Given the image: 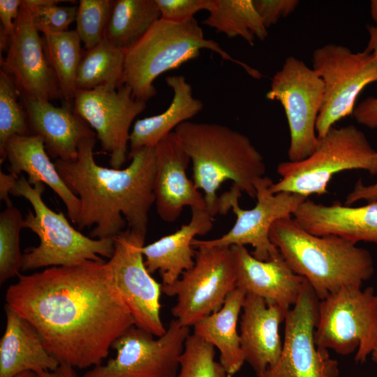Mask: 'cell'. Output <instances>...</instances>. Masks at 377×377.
<instances>
[{"instance_id":"6da1fadb","label":"cell","mask_w":377,"mask_h":377,"mask_svg":"<svg viewBox=\"0 0 377 377\" xmlns=\"http://www.w3.org/2000/svg\"><path fill=\"white\" fill-rule=\"evenodd\" d=\"M17 276L6 290V305L36 330L60 364L81 369L101 364L135 325L103 260Z\"/></svg>"},{"instance_id":"7a4b0ae2","label":"cell","mask_w":377,"mask_h":377,"mask_svg":"<svg viewBox=\"0 0 377 377\" xmlns=\"http://www.w3.org/2000/svg\"><path fill=\"white\" fill-rule=\"evenodd\" d=\"M96 139L80 141L75 160L54 161L66 184L80 199L78 229L94 226L90 237L114 239L127 223L128 228L146 235L149 212L155 202V147L129 152L131 162L125 168H108L95 161Z\"/></svg>"},{"instance_id":"3957f363","label":"cell","mask_w":377,"mask_h":377,"mask_svg":"<svg viewBox=\"0 0 377 377\" xmlns=\"http://www.w3.org/2000/svg\"><path fill=\"white\" fill-rule=\"evenodd\" d=\"M192 163L193 182L203 192L207 210L220 214L217 191L226 181L256 198V183L265 177L264 158L246 135L227 126L187 121L174 131Z\"/></svg>"},{"instance_id":"277c9868","label":"cell","mask_w":377,"mask_h":377,"mask_svg":"<svg viewBox=\"0 0 377 377\" xmlns=\"http://www.w3.org/2000/svg\"><path fill=\"white\" fill-rule=\"evenodd\" d=\"M269 238L293 271L306 280L319 300L344 287H362L374 273L368 250L337 235L311 234L293 216L276 221Z\"/></svg>"},{"instance_id":"5b68a950","label":"cell","mask_w":377,"mask_h":377,"mask_svg":"<svg viewBox=\"0 0 377 377\" xmlns=\"http://www.w3.org/2000/svg\"><path fill=\"white\" fill-rule=\"evenodd\" d=\"M202 49L240 66L253 78L263 77L258 70L231 57L218 43L205 38L194 17L182 23L160 19L126 50L121 85L129 86L136 99L147 103L156 94L154 82L158 76L196 59Z\"/></svg>"},{"instance_id":"8992f818","label":"cell","mask_w":377,"mask_h":377,"mask_svg":"<svg viewBox=\"0 0 377 377\" xmlns=\"http://www.w3.org/2000/svg\"><path fill=\"white\" fill-rule=\"evenodd\" d=\"M351 170H363L377 175V151L355 126H332L319 138L308 157L277 165L281 179L273 182L269 190L273 193L289 192L306 198L325 195L334 175Z\"/></svg>"},{"instance_id":"52a82bcc","label":"cell","mask_w":377,"mask_h":377,"mask_svg":"<svg viewBox=\"0 0 377 377\" xmlns=\"http://www.w3.org/2000/svg\"><path fill=\"white\" fill-rule=\"evenodd\" d=\"M44 191L43 183L32 187L21 175L10 191L31 203L34 214L29 211L22 227L32 230L40 239L38 246L29 248L23 254L22 270L103 260L99 256L110 258L114 239H94L82 234L71 226L62 212H55L46 205L42 198Z\"/></svg>"},{"instance_id":"ba28073f","label":"cell","mask_w":377,"mask_h":377,"mask_svg":"<svg viewBox=\"0 0 377 377\" xmlns=\"http://www.w3.org/2000/svg\"><path fill=\"white\" fill-rule=\"evenodd\" d=\"M316 345L363 364L377 348V294L372 287L347 286L319 300Z\"/></svg>"},{"instance_id":"9c48e42d","label":"cell","mask_w":377,"mask_h":377,"mask_svg":"<svg viewBox=\"0 0 377 377\" xmlns=\"http://www.w3.org/2000/svg\"><path fill=\"white\" fill-rule=\"evenodd\" d=\"M272 183L267 176L256 183V203L249 209L240 207L239 198L242 191L232 186L220 196V214H226L232 209L236 216L234 226L218 238L194 239L193 248L251 245L253 248L251 254L260 260H268L277 255L279 251L269 238L271 227L276 221L292 216L300 205L309 198L289 192L273 193L269 190Z\"/></svg>"},{"instance_id":"30bf717a","label":"cell","mask_w":377,"mask_h":377,"mask_svg":"<svg viewBox=\"0 0 377 377\" xmlns=\"http://www.w3.org/2000/svg\"><path fill=\"white\" fill-rule=\"evenodd\" d=\"M312 64L324 87L316 126L320 138L337 122L353 114L358 95L377 82V59L365 50L353 52L346 46L329 43L313 51Z\"/></svg>"},{"instance_id":"8fae6325","label":"cell","mask_w":377,"mask_h":377,"mask_svg":"<svg viewBox=\"0 0 377 377\" xmlns=\"http://www.w3.org/2000/svg\"><path fill=\"white\" fill-rule=\"evenodd\" d=\"M196 249L193 266L173 283H161L163 293L177 297L171 310L175 319L188 327L219 311L228 295L237 288L230 247Z\"/></svg>"},{"instance_id":"7c38bea8","label":"cell","mask_w":377,"mask_h":377,"mask_svg":"<svg viewBox=\"0 0 377 377\" xmlns=\"http://www.w3.org/2000/svg\"><path fill=\"white\" fill-rule=\"evenodd\" d=\"M189 335L190 327L175 318L157 339L133 325L112 343L116 356L93 367L82 377H177Z\"/></svg>"},{"instance_id":"4fadbf2b","label":"cell","mask_w":377,"mask_h":377,"mask_svg":"<svg viewBox=\"0 0 377 377\" xmlns=\"http://www.w3.org/2000/svg\"><path fill=\"white\" fill-rule=\"evenodd\" d=\"M323 82L313 68L290 56L273 76L266 98L280 102L290 133L288 161L308 157L318 142L316 121L323 97Z\"/></svg>"},{"instance_id":"5bb4252c","label":"cell","mask_w":377,"mask_h":377,"mask_svg":"<svg viewBox=\"0 0 377 377\" xmlns=\"http://www.w3.org/2000/svg\"><path fill=\"white\" fill-rule=\"evenodd\" d=\"M145 236L127 228L114 238V251L106 263L135 325L158 337L166 331L161 318V284L145 265Z\"/></svg>"},{"instance_id":"9a60e30c","label":"cell","mask_w":377,"mask_h":377,"mask_svg":"<svg viewBox=\"0 0 377 377\" xmlns=\"http://www.w3.org/2000/svg\"><path fill=\"white\" fill-rule=\"evenodd\" d=\"M319 299L305 279L284 319L282 350L276 364L257 377H339L337 360L315 341Z\"/></svg>"},{"instance_id":"2e32d148","label":"cell","mask_w":377,"mask_h":377,"mask_svg":"<svg viewBox=\"0 0 377 377\" xmlns=\"http://www.w3.org/2000/svg\"><path fill=\"white\" fill-rule=\"evenodd\" d=\"M145 108L146 102L136 99L126 84L115 89L77 90L73 99V110L96 131L115 169L126 161L132 123Z\"/></svg>"},{"instance_id":"e0dca14e","label":"cell","mask_w":377,"mask_h":377,"mask_svg":"<svg viewBox=\"0 0 377 377\" xmlns=\"http://www.w3.org/2000/svg\"><path fill=\"white\" fill-rule=\"evenodd\" d=\"M0 61L1 70L12 77L22 96L49 101L62 98L43 38L24 0L6 57Z\"/></svg>"},{"instance_id":"ac0fdd59","label":"cell","mask_w":377,"mask_h":377,"mask_svg":"<svg viewBox=\"0 0 377 377\" xmlns=\"http://www.w3.org/2000/svg\"><path fill=\"white\" fill-rule=\"evenodd\" d=\"M155 159L154 203L163 221H175L187 206L207 209L203 193L186 175L191 160L174 131L155 146Z\"/></svg>"},{"instance_id":"d6986e66","label":"cell","mask_w":377,"mask_h":377,"mask_svg":"<svg viewBox=\"0 0 377 377\" xmlns=\"http://www.w3.org/2000/svg\"><path fill=\"white\" fill-rule=\"evenodd\" d=\"M236 276V287L263 298L288 311L297 302L305 279L295 274L279 253L260 260L245 246L230 247Z\"/></svg>"},{"instance_id":"ffe728a7","label":"cell","mask_w":377,"mask_h":377,"mask_svg":"<svg viewBox=\"0 0 377 377\" xmlns=\"http://www.w3.org/2000/svg\"><path fill=\"white\" fill-rule=\"evenodd\" d=\"M31 134L43 140L48 155L56 159L74 161L78 145L86 138L96 137L89 124L65 103L54 106L49 101L31 99L21 95Z\"/></svg>"},{"instance_id":"44dd1931","label":"cell","mask_w":377,"mask_h":377,"mask_svg":"<svg viewBox=\"0 0 377 377\" xmlns=\"http://www.w3.org/2000/svg\"><path fill=\"white\" fill-rule=\"evenodd\" d=\"M240 320V341L246 362L256 376L278 362L283 343L279 327L287 311L262 297L246 295Z\"/></svg>"},{"instance_id":"7402d4cb","label":"cell","mask_w":377,"mask_h":377,"mask_svg":"<svg viewBox=\"0 0 377 377\" xmlns=\"http://www.w3.org/2000/svg\"><path fill=\"white\" fill-rule=\"evenodd\" d=\"M293 216L316 235H337L356 244L360 242L377 244V201L353 207L339 202L325 205L306 198Z\"/></svg>"},{"instance_id":"603a6c76","label":"cell","mask_w":377,"mask_h":377,"mask_svg":"<svg viewBox=\"0 0 377 377\" xmlns=\"http://www.w3.org/2000/svg\"><path fill=\"white\" fill-rule=\"evenodd\" d=\"M213 219L206 209L192 208L190 221L173 233L144 245L142 253L150 274L158 271L162 284H172L195 263V251L192 245L196 236L207 234Z\"/></svg>"},{"instance_id":"cb8c5ba5","label":"cell","mask_w":377,"mask_h":377,"mask_svg":"<svg viewBox=\"0 0 377 377\" xmlns=\"http://www.w3.org/2000/svg\"><path fill=\"white\" fill-rule=\"evenodd\" d=\"M9 163L10 173L18 177L28 175L30 185L47 184L65 204L68 216L76 224L80 210L79 198L68 188L46 151L43 140L36 135H13L6 142L3 161Z\"/></svg>"},{"instance_id":"d4e9b609","label":"cell","mask_w":377,"mask_h":377,"mask_svg":"<svg viewBox=\"0 0 377 377\" xmlns=\"http://www.w3.org/2000/svg\"><path fill=\"white\" fill-rule=\"evenodd\" d=\"M6 323L0 340V377H14L24 371H54L60 364L45 348L36 330L8 305Z\"/></svg>"},{"instance_id":"484cf974","label":"cell","mask_w":377,"mask_h":377,"mask_svg":"<svg viewBox=\"0 0 377 377\" xmlns=\"http://www.w3.org/2000/svg\"><path fill=\"white\" fill-rule=\"evenodd\" d=\"M165 82L173 91L172 102L163 112L135 121L130 135V152L155 147L179 124L202 110V102L193 96L192 87L184 76H168Z\"/></svg>"},{"instance_id":"4316f807","label":"cell","mask_w":377,"mask_h":377,"mask_svg":"<svg viewBox=\"0 0 377 377\" xmlns=\"http://www.w3.org/2000/svg\"><path fill=\"white\" fill-rule=\"evenodd\" d=\"M245 297L244 292L235 288L219 311L202 318L193 326V334L219 350V362L228 377L234 376L245 362L237 332L239 316Z\"/></svg>"},{"instance_id":"83f0119b","label":"cell","mask_w":377,"mask_h":377,"mask_svg":"<svg viewBox=\"0 0 377 377\" xmlns=\"http://www.w3.org/2000/svg\"><path fill=\"white\" fill-rule=\"evenodd\" d=\"M161 19L156 0H116L105 32V39L126 50Z\"/></svg>"},{"instance_id":"f1b7e54d","label":"cell","mask_w":377,"mask_h":377,"mask_svg":"<svg viewBox=\"0 0 377 377\" xmlns=\"http://www.w3.org/2000/svg\"><path fill=\"white\" fill-rule=\"evenodd\" d=\"M208 12L203 24L228 38L240 37L253 46L256 39L264 40L268 36L253 0H212Z\"/></svg>"},{"instance_id":"f546056e","label":"cell","mask_w":377,"mask_h":377,"mask_svg":"<svg viewBox=\"0 0 377 377\" xmlns=\"http://www.w3.org/2000/svg\"><path fill=\"white\" fill-rule=\"evenodd\" d=\"M126 50L107 40L82 52L76 75L77 90L115 89L121 85Z\"/></svg>"},{"instance_id":"4dcf8cb0","label":"cell","mask_w":377,"mask_h":377,"mask_svg":"<svg viewBox=\"0 0 377 377\" xmlns=\"http://www.w3.org/2000/svg\"><path fill=\"white\" fill-rule=\"evenodd\" d=\"M47 61L57 80L65 103L73 106L75 80L82 57L81 40L75 30L43 35Z\"/></svg>"},{"instance_id":"1f68e13d","label":"cell","mask_w":377,"mask_h":377,"mask_svg":"<svg viewBox=\"0 0 377 377\" xmlns=\"http://www.w3.org/2000/svg\"><path fill=\"white\" fill-rule=\"evenodd\" d=\"M21 93L12 77L0 71V156L3 161L4 148L13 135H31L27 116L20 102Z\"/></svg>"},{"instance_id":"d6a6232c","label":"cell","mask_w":377,"mask_h":377,"mask_svg":"<svg viewBox=\"0 0 377 377\" xmlns=\"http://www.w3.org/2000/svg\"><path fill=\"white\" fill-rule=\"evenodd\" d=\"M24 219L14 205L0 214V283L18 276L22 270V256L20 234Z\"/></svg>"},{"instance_id":"836d02e7","label":"cell","mask_w":377,"mask_h":377,"mask_svg":"<svg viewBox=\"0 0 377 377\" xmlns=\"http://www.w3.org/2000/svg\"><path fill=\"white\" fill-rule=\"evenodd\" d=\"M214 347L195 334L186 340L179 357L177 377H228L220 362L215 361Z\"/></svg>"},{"instance_id":"e575fe53","label":"cell","mask_w":377,"mask_h":377,"mask_svg":"<svg viewBox=\"0 0 377 377\" xmlns=\"http://www.w3.org/2000/svg\"><path fill=\"white\" fill-rule=\"evenodd\" d=\"M114 1L80 0L76 15V29L85 50L103 40Z\"/></svg>"},{"instance_id":"d590c367","label":"cell","mask_w":377,"mask_h":377,"mask_svg":"<svg viewBox=\"0 0 377 377\" xmlns=\"http://www.w3.org/2000/svg\"><path fill=\"white\" fill-rule=\"evenodd\" d=\"M71 1L24 0L29 8L35 27L44 34H59L68 31L76 20L77 6H59L60 2Z\"/></svg>"},{"instance_id":"8d00e7d4","label":"cell","mask_w":377,"mask_h":377,"mask_svg":"<svg viewBox=\"0 0 377 377\" xmlns=\"http://www.w3.org/2000/svg\"><path fill=\"white\" fill-rule=\"evenodd\" d=\"M161 19L173 23H182L194 17L202 10H209L212 0H156Z\"/></svg>"},{"instance_id":"74e56055","label":"cell","mask_w":377,"mask_h":377,"mask_svg":"<svg viewBox=\"0 0 377 377\" xmlns=\"http://www.w3.org/2000/svg\"><path fill=\"white\" fill-rule=\"evenodd\" d=\"M265 26L275 24L281 17L291 14L299 5L297 0H253Z\"/></svg>"},{"instance_id":"f35d334b","label":"cell","mask_w":377,"mask_h":377,"mask_svg":"<svg viewBox=\"0 0 377 377\" xmlns=\"http://www.w3.org/2000/svg\"><path fill=\"white\" fill-rule=\"evenodd\" d=\"M22 0H0V50L7 52L14 34Z\"/></svg>"},{"instance_id":"ab89813d","label":"cell","mask_w":377,"mask_h":377,"mask_svg":"<svg viewBox=\"0 0 377 377\" xmlns=\"http://www.w3.org/2000/svg\"><path fill=\"white\" fill-rule=\"evenodd\" d=\"M353 115L360 124L377 130V97L364 99L355 107Z\"/></svg>"},{"instance_id":"60d3db41","label":"cell","mask_w":377,"mask_h":377,"mask_svg":"<svg viewBox=\"0 0 377 377\" xmlns=\"http://www.w3.org/2000/svg\"><path fill=\"white\" fill-rule=\"evenodd\" d=\"M368 202L377 201V182L371 185H364L361 179L357 180L355 186L346 196L345 205H351L360 200Z\"/></svg>"},{"instance_id":"b9f144b4","label":"cell","mask_w":377,"mask_h":377,"mask_svg":"<svg viewBox=\"0 0 377 377\" xmlns=\"http://www.w3.org/2000/svg\"><path fill=\"white\" fill-rule=\"evenodd\" d=\"M18 177L9 173L6 174L0 172V199L3 200L7 207L13 206L12 201L10 200L9 194L14 187Z\"/></svg>"},{"instance_id":"7bdbcfd3","label":"cell","mask_w":377,"mask_h":377,"mask_svg":"<svg viewBox=\"0 0 377 377\" xmlns=\"http://www.w3.org/2000/svg\"><path fill=\"white\" fill-rule=\"evenodd\" d=\"M39 374L40 377H78L74 367L63 363L54 371H43Z\"/></svg>"},{"instance_id":"ee69618b","label":"cell","mask_w":377,"mask_h":377,"mask_svg":"<svg viewBox=\"0 0 377 377\" xmlns=\"http://www.w3.org/2000/svg\"><path fill=\"white\" fill-rule=\"evenodd\" d=\"M367 29L369 34V39L364 50L373 53L377 59V27L367 24Z\"/></svg>"},{"instance_id":"f6af8a7d","label":"cell","mask_w":377,"mask_h":377,"mask_svg":"<svg viewBox=\"0 0 377 377\" xmlns=\"http://www.w3.org/2000/svg\"><path fill=\"white\" fill-rule=\"evenodd\" d=\"M370 11L371 16L376 23V27H377V0L371 1Z\"/></svg>"},{"instance_id":"bcb514c9","label":"cell","mask_w":377,"mask_h":377,"mask_svg":"<svg viewBox=\"0 0 377 377\" xmlns=\"http://www.w3.org/2000/svg\"><path fill=\"white\" fill-rule=\"evenodd\" d=\"M14 377H40V374L33 371H24L15 375Z\"/></svg>"},{"instance_id":"7dc6e473","label":"cell","mask_w":377,"mask_h":377,"mask_svg":"<svg viewBox=\"0 0 377 377\" xmlns=\"http://www.w3.org/2000/svg\"><path fill=\"white\" fill-rule=\"evenodd\" d=\"M371 357L372 361L377 364V348L371 353Z\"/></svg>"}]
</instances>
